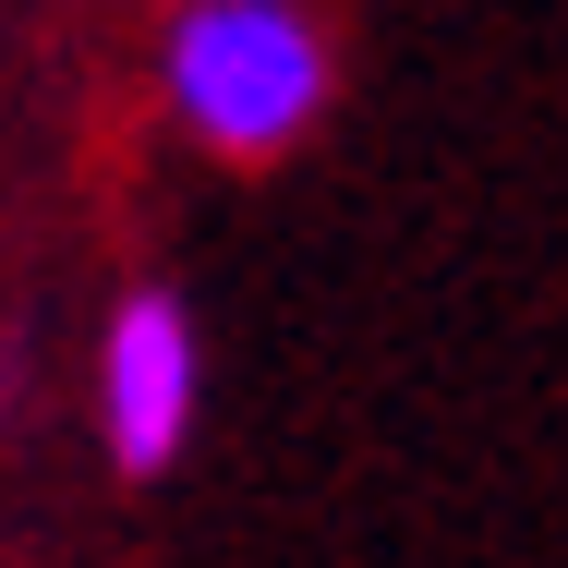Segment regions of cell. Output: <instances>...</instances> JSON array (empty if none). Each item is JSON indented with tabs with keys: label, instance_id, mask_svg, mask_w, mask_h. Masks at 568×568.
Wrapping results in <instances>:
<instances>
[{
	"label": "cell",
	"instance_id": "6da1fadb",
	"mask_svg": "<svg viewBox=\"0 0 568 568\" xmlns=\"http://www.w3.org/2000/svg\"><path fill=\"white\" fill-rule=\"evenodd\" d=\"M170 110L219 158H278L327 110V37L303 0H194L170 24Z\"/></svg>",
	"mask_w": 568,
	"mask_h": 568
},
{
	"label": "cell",
	"instance_id": "7a4b0ae2",
	"mask_svg": "<svg viewBox=\"0 0 568 568\" xmlns=\"http://www.w3.org/2000/svg\"><path fill=\"white\" fill-rule=\"evenodd\" d=\"M194 375H206V363H194V315H182L170 291H133L110 315V339H98V436H110V459L133 484L182 459Z\"/></svg>",
	"mask_w": 568,
	"mask_h": 568
}]
</instances>
